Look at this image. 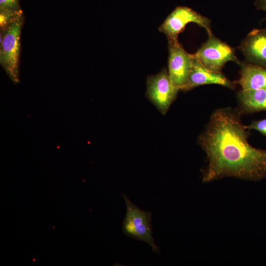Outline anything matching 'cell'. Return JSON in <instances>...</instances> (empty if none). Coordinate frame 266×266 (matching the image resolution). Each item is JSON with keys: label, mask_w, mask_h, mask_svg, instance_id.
<instances>
[{"label": "cell", "mask_w": 266, "mask_h": 266, "mask_svg": "<svg viewBox=\"0 0 266 266\" xmlns=\"http://www.w3.org/2000/svg\"><path fill=\"white\" fill-rule=\"evenodd\" d=\"M246 130L236 110L223 108L212 113L198 139L208 160L203 182L226 177L253 181L266 178V149L251 146Z\"/></svg>", "instance_id": "1"}, {"label": "cell", "mask_w": 266, "mask_h": 266, "mask_svg": "<svg viewBox=\"0 0 266 266\" xmlns=\"http://www.w3.org/2000/svg\"><path fill=\"white\" fill-rule=\"evenodd\" d=\"M122 197L126 205V213L122 225L123 233L129 237L147 243L153 252L160 254V248L155 243L153 236L151 212L139 209L125 194H123Z\"/></svg>", "instance_id": "2"}, {"label": "cell", "mask_w": 266, "mask_h": 266, "mask_svg": "<svg viewBox=\"0 0 266 266\" xmlns=\"http://www.w3.org/2000/svg\"><path fill=\"white\" fill-rule=\"evenodd\" d=\"M23 24L21 12L6 28L0 50V63L10 78L18 81L20 36Z\"/></svg>", "instance_id": "3"}, {"label": "cell", "mask_w": 266, "mask_h": 266, "mask_svg": "<svg viewBox=\"0 0 266 266\" xmlns=\"http://www.w3.org/2000/svg\"><path fill=\"white\" fill-rule=\"evenodd\" d=\"M189 23H194L204 28L208 35L212 33L210 21L207 18L186 6L177 7L159 27L160 32L165 34L168 43H178V34Z\"/></svg>", "instance_id": "4"}, {"label": "cell", "mask_w": 266, "mask_h": 266, "mask_svg": "<svg viewBox=\"0 0 266 266\" xmlns=\"http://www.w3.org/2000/svg\"><path fill=\"white\" fill-rule=\"evenodd\" d=\"M193 55L205 67L217 72H221L228 62L239 63L233 49L212 34L209 35L207 40Z\"/></svg>", "instance_id": "5"}, {"label": "cell", "mask_w": 266, "mask_h": 266, "mask_svg": "<svg viewBox=\"0 0 266 266\" xmlns=\"http://www.w3.org/2000/svg\"><path fill=\"white\" fill-rule=\"evenodd\" d=\"M146 86V97L162 114H165L179 91L172 84L166 68L148 76Z\"/></svg>", "instance_id": "6"}, {"label": "cell", "mask_w": 266, "mask_h": 266, "mask_svg": "<svg viewBox=\"0 0 266 266\" xmlns=\"http://www.w3.org/2000/svg\"><path fill=\"white\" fill-rule=\"evenodd\" d=\"M168 72L177 90L184 91L193 66V54L187 52L178 42L168 43Z\"/></svg>", "instance_id": "7"}, {"label": "cell", "mask_w": 266, "mask_h": 266, "mask_svg": "<svg viewBox=\"0 0 266 266\" xmlns=\"http://www.w3.org/2000/svg\"><path fill=\"white\" fill-rule=\"evenodd\" d=\"M206 84H218L230 89L234 88V84L221 72L207 68L193 55V66L184 91Z\"/></svg>", "instance_id": "8"}, {"label": "cell", "mask_w": 266, "mask_h": 266, "mask_svg": "<svg viewBox=\"0 0 266 266\" xmlns=\"http://www.w3.org/2000/svg\"><path fill=\"white\" fill-rule=\"evenodd\" d=\"M240 49L249 62L266 67V29L252 31L242 42Z\"/></svg>", "instance_id": "9"}, {"label": "cell", "mask_w": 266, "mask_h": 266, "mask_svg": "<svg viewBox=\"0 0 266 266\" xmlns=\"http://www.w3.org/2000/svg\"><path fill=\"white\" fill-rule=\"evenodd\" d=\"M240 74L238 83L242 90L266 89V67L243 64Z\"/></svg>", "instance_id": "10"}, {"label": "cell", "mask_w": 266, "mask_h": 266, "mask_svg": "<svg viewBox=\"0 0 266 266\" xmlns=\"http://www.w3.org/2000/svg\"><path fill=\"white\" fill-rule=\"evenodd\" d=\"M237 97L242 110L246 113L266 110V89L241 90Z\"/></svg>", "instance_id": "11"}, {"label": "cell", "mask_w": 266, "mask_h": 266, "mask_svg": "<svg viewBox=\"0 0 266 266\" xmlns=\"http://www.w3.org/2000/svg\"><path fill=\"white\" fill-rule=\"evenodd\" d=\"M18 10L5 9L0 10V28H6L13 20L18 15Z\"/></svg>", "instance_id": "12"}, {"label": "cell", "mask_w": 266, "mask_h": 266, "mask_svg": "<svg viewBox=\"0 0 266 266\" xmlns=\"http://www.w3.org/2000/svg\"><path fill=\"white\" fill-rule=\"evenodd\" d=\"M246 129L255 130L266 136V118L252 122L250 125L245 126Z\"/></svg>", "instance_id": "13"}, {"label": "cell", "mask_w": 266, "mask_h": 266, "mask_svg": "<svg viewBox=\"0 0 266 266\" xmlns=\"http://www.w3.org/2000/svg\"><path fill=\"white\" fill-rule=\"evenodd\" d=\"M18 0H0V10L10 9L18 10Z\"/></svg>", "instance_id": "14"}, {"label": "cell", "mask_w": 266, "mask_h": 266, "mask_svg": "<svg viewBox=\"0 0 266 266\" xmlns=\"http://www.w3.org/2000/svg\"><path fill=\"white\" fill-rule=\"evenodd\" d=\"M255 5L257 10L266 11V0H256Z\"/></svg>", "instance_id": "15"}]
</instances>
